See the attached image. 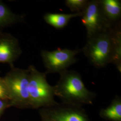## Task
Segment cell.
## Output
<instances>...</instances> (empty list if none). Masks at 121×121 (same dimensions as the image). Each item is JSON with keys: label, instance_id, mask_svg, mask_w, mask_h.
Segmentation results:
<instances>
[{"label": "cell", "instance_id": "5bb4252c", "mask_svg": "<svg viewBox=\"0 0 121 121\" xmlns=\"http://www.w3.org/2000/svg\"><path fill=\"white\" fill-rule=\"evenodd\" d=\"M88 0H66L65 4L71 11L75 13L82 12L88 3Z\"/></svg>", "mask_w": 121, "mask_h": 121}, {"label": "cell", "instance_id": "2e32d148", "mask_svg": "<svg viewBox=\"0 0 121 121\" xmlns=\"http://www.w3.org/2000/svg\"><path fill=\"white\" fill-rule=\"evenodd\" d=\"M11 107L12 106L9 100L0 99V117L6 109Z\"/></svg>", "mask_w": 121, "mask_h": 121}, {"label": "cell", "instance_id": "277c9868", "mask_svg": "<svg viewBox=\"0 0 121 121\" xmlns=\"http://www.w3.org/2000/svg\"><path fill=\"white\" fill-rule=\"evenodd\" d=\"M3 78L8 89L12 107L20 109L30 108L28 85V69L11 67Z\"/></svg>", "mask_w": 121, "mask_h": 121}, {"label": "cell", "instance_id": "4fadbf2b", "mask_svg": "<svg viewBox=\"0 0 121 121\" xmlns=\"http://www.w3.org/2000/svg\"><path fill=\"white\" fill-rule=\"evenodd\" d=\"M99 115L107 121H121V97L116 95L107 107L100 110Z\"/></svg>", "mask_w": 121, "mask_h": 121}, {"label": "cell", "instance_id": "ba28073f", "mask_svg": "<svg viewBox=\"0 0 121 121\" xmlns=\"http://www.w3.org/2000/svg\"><path fill=\"white\" fill-rule=\"evenodd\" d=\"M22 53L18 40L7 33L0 32V63L8 64L14 66L13 62Z\"/></svg>", "mask_w": 121, "mask_h": 121}, {"label": "cell", "instance_id": "7c38bea8", "mask_svg": "<svg viewBox=\"0 0 121 121\" xmlns=\"http://www.w3.org/2000/svg\"><path fill=\"white\" fill-rule=\"evenodd\" d=\"M112 56L111 63L116 66L121 72V22L114 24L112 27Z\"/></svg>", "mask_w": 121, "mask_h": 121}, {"label": "cell", "instance_id": "3957f363", "mask_svg": "<svg viewBox=\"0 0 121 121\" xmlns=\"http://www.w3.org/2000/svg\"><path fill=\"white\" fill-rule=\"evenodd\" d=\"M112 26L87 39L86 43L82 49L85 56L97 68H103L111 63Z\"/></svg>", "mask_w": 121, "mask_h": 121}, {"label": "cell", "instance_id": "6da1fadb", "mask_svg": "<svg viewBox=\"0 0 121 121\" xmlns=\"http://www.w3.org/2000/svg\"><path fill=\"white\" fill-rule=\"evenodd\" d=\"M59 74V79L53 87L55 96L61 103L79 107L92 104L96 94L87 89L79 73L66 69Z\"/></svg>", "mask_w": 121, "mask_h": 121}, {"label": "cell", "instance_id": "30bf717a", "mask_svg": "<svg viewBox=\"0 0 121 121\" xmlns=\"http://www.w3.org/2000/svg\"><path fill=\"white\" fill-rule=\"evenodd\" d=\"M82 12L72 13H47L43 16L45 22L53 27L60 29L66 26L70 20L73 17H81Z\"/></svg>", "mask_w": 121, "mask_h": 121}, {"label": "cell", "instance_id": "8992f818", "mask_svg": "<svg viewBox=\"0 0 121 121\" xmlns=\"http://www.w3.org/2000/svg\"><path fill=\"white\" fill-rule=\"evenodd\" d=\"M81 17L82 24L86 29L87 39L107 30L113 25L105 18L98 0L89 1Z\"/></svg>", "mask_w": 121, "mask_h": 121}, {"label": "cell", "instance_id": "9c48e42d", "mask_svg": "<svg viewBox=\"0 0 121 121\" xmlns=\"http://www.w3.org/2000/svg\"><path fill=\"white\" fill-rule=\"evenodd\" d=\"M105 18L112 25L120 22L121 17V1L119 0H98Z\"/></svg>", "mask_w": 121, "mask_h": 121}, {"label": "cell", "instance_id": "8fae6325", "mask_svg": "<svg viewBox=\"0 0 121 121\" xmlns=\"http://www.w3.org/2000/svg\"><path fill=\"white\" fill-rule=\"evenodd\" d=\"M24 16L13 13L9 7L0 0V32L5 28L23 22Z\"/></svg>", "mask_w": 121, "mask_h": 121}, {"label": "cell", "instance_id": "e0dca14e", "mask_svg": "<svg viewBox=\"0 0 121 121\" xmlns=\"http://www.w3.org/2000/svg\"><path fill=\"white\" fill-rule=\"evenodd\" d=\"M41 121H56L49 117H47L43 115L39 114Z\"/></svg>", "mask_w": 121, "mask_h": 121}, {"label": "cell", "instance_id": "52a82bcc", "mask_svg": "<svg viewBox=\"0 0 121 121\" xmlns=\"http://www.w3.org/2000/svg\"><path fill=\"white\" fill-rule=\"evenodd\" d=\"M39 114L46 116L56 121H90L82 107L62 103L51 107L40 108Z\"/></svg>", "mask_w": 121, "mask_h": 121}, {"label": "cell", "instance_id": "7a4b0ae2", "mask_svg": "<svg viewBox=\"0 0 121 121\" xmlns=\"http://www.w3.org/2000/svg\"><path fill=\"white\" fill-rule=\"evenodd\" d=\"M28 69L30 108H46L59 104L54 99V87L47 82L46 74L39 72L33 65H30Z\"/></svg>", "mask_w": 121, "mask_h": 121}, {"label": "cell", "instance_id": "9a60e30c", "mask_svg": "<svg viewBox=\"0 0 121 121\" xmlns=\"http://www.w3.org/2000/svg\"><path fill=\"white\" fill-rule=\"evenodd\" d=\"M0 99L9 100L7 87L3 77L0 76Z\"/></svg>", "mask_w": 121, "mask_h": 121}, {"label": "cell", "instance_id": "5b68a950", "mask_svg": "<svg viewBox=\"0 0 121 121\" xmlns=\"http://www.w3.org/2000/svg\"><path fill=\"white\" fill-rule=\"evenodd\" d=\"M82 49L71 50L67 48L57 49L56 50L49 51L42 50L41 56L43 65L46 68L45 73H58L61 72L77 62L75 56Z\"/></svg>", "mask_w": 121, "mask_h": 121}]
</instances>
